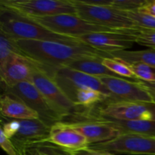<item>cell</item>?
Listing matches in <instances>:
<instances>
[{
	"instance_id": "d4e9b609",
	"label": "cell",
	"mask_w": 155,
	"mask_h": 155,
	"mask_svg": "<svg viewBox=\"0 0 155 155\" xmlns=\"http://www.w3.org/2000/svg\"><path fill=\"white\" fill-rule=\"evenodd\" d=\"M127 16L133 20L139 27L155 30V18L137 12H125Z\"/></svg>"
},
{
	"instance_id": "603a6c76",
	"label": "cell",
	"mask_w": 155,
	"mask_h": 155,
	"mask_svg": "<svg viewBox=\"0 0 155 155\" xmlns=\"http://www.w3.org/2000/svg\"><path fill=\"white\" fill-rule=\"evenodd\" d=\"M102 64L110 71L122 78L133 79L134 81L139 80L130 66L122 61L114 58H104L102 60Z\"/></svg>"
},
{
	"instance_id": "ac0fdd59",
	"label": "cell",
	"mask_w": 155,
	"mask_h": 155,
	"mask_svg": "<svg viewBox=\"0 0 155 155\" xmlns=\"http://www.w3.org/2000/svg\"><path fill=\"white\" fill-rule=\"evenodd\" d=\"M0 111L2 116L9 119H39V114L21 100L4 92L0 98Z\"/></svg>"
},
{
	"instance_id": "8992f818",
	"label": "cell",
	"mask_w": 155,
	"mask_h": 155,
	"mask_svg": "<svg viewBox=\"0 0 155 155\" xmlns=\"http://www.w3.org/2000/svg\"><path fill=\"white\" fill-rule=\"evenodd\" d=\"M31 83L45 97L54 111L57 112L64 120L68 117L81 116L82 113L51 77L38 68L34 71Z\"/></svg>"
},
{
	"instance_id": "f1b7e54d",
	"label": "cell",
	"mask_w": 155,
	"mask_h": 155,
	"mask_svg": "<svg viewBox=\"0 0 155 155\" xmlns=\"http://www.w3.org/2000/svg\"><path fill=\"white\" fill-rule=\"evenodd\" d=\"M0 145L8 155H21L12 140L0 130Z\"/></svg>"
},
{
	"instance_id": "6da1fadb",
	"label": "cell",
	"mask_w": 155,
	"mask_h": 155,
	"mask_svg": "<svg viewBox=\"0 0 155 155\" xmlns=\"http://www.w3.org/2000/svg\"><path fill=\"white\" fill-rule=\"evenodd\" d=\"M24 56L37 64L41 71L52 77L53 71L76 61L89 58H113L81 42L15 40Z\"/></svg>"
},
{
	"instance_id": "44dd1931",
	"label": "cell",
	"mask_w": 155,
	"mask_h": 155,
	"mask_svg": "<svg viewBox=\"0 0 155 155\" xmlns=\"http://www.w3.org/2000/svg\"><path fill=\"white\" fill-rule=\"evenodd\" d=\"M110 55L114 58L122 61L127 64L135 63H142L145 64L155 67V49L148 48L139 51H114L110 53Z\"/></svg>"
},
{
	"instance_id": "9c48e42d",
	"label": "cell",
	"mask_w": 155,
	"mask_h": 155,
	"mask_svg": "<svg viewBox=\"0 0 155 155\" xmlns=\"http://www.w3.org/2000/svg\"><path fill=\"white\" fill-rule=\"evenodd\" d=\"M101 104L98 107V116L99 117L119 120L155 122V104L137 101H107Z\"/></svg>"
},
{
	"instance_id": "277c9868",
	"label": "cell",
	"mask_w": 155,
	"mask_h": 155,
	"mask_svg": "<svg viewBox=\"0 0 155 155\" xmlns=\"http://www.w3.org/2000/svg\"><path fill=\"white\" fill-rule=\"evenodd\" d=\"M73 2L77 16L94 24L120 32H130L140 28L125 12L110 6L87 4L83 0Z\"/></svg>"
},
{
	"instance_id": "30bf717a",
	"label": "cell",
	"mask_w": 155,
	"mask_h": 155,
	"mask_svg": "<svg viewBox=\"0 0 155 155\" xmlns=\"http://www.w3.org/2000/svg\"><path fill=\"white\" fill-rule=\"evenodd\" d=\"M99 79L110 93V96L104 102L137 101L155 104L153 97L139 83V80L130 81L114 77H102Z\"/></svg>"
},
{
	"instance_id": "ffe728a7",
	"label": "cell",
	"mask_w": 155,
	"mask_h": 155,
	"mask_svg": "<svg viewBox=\"0 0 155 155\" xmlns=\"http://www.w3.org/2000/svg\"><path fill=\"white\" fill-rule=\"evenodd\" d=\"M68 98L77 107L88 109L89 112L98 103L104 102L108 97L98 90L84 88L75 90Z\"/></svg>"
},
{
	"instance_id": "8fae6325",
	"label": "cell",
	"mask_w": 155,
	"mask_h": 155,
	"mask_svg": "<svg viewBox=\"0 0 155 155\" xmlns=\"http://www.w3.org/2000/svg\"><path fill=\"white\" fill-rule=\"evenodd\" d=\"M51 78L68 98L75 90L84 88H91L102 92L108 98L110 96L108 90L101 83L99 77H93L68 67L53 71Z\"/></svg>"
},
{
	"instance_id": "3957f363",
	"label": "cell",
	"mask_w": 155,
	"mask_h": 155,
	"mask_svg": "<svg viewBox=\"0 0 155 155\" xmlns=\"http://www.w3.org/2000/svg\"><path fill=\"white\" fill-rule=\"evenodd\" d=\"M0 8L28 18L58 15H77L73 0H2Z\"/></svg>"
},
{
	"instance_id": "83f0119b",
	"label": "cell",
	"mask_w": 155,
	"mask_h": 155,
	"mask_svg": "<svg viewBox=\"0 0 155 155\" xmlns=\"http://www.w3.org/2000/svg\"><path fill=\"white\" fill-rule=\"evenodd\" d=\"M45 155H89L86 151H69L56 147L51 144H45L38 147Z\"/></svg>"
},
{
	"instance_id": "7a4b0ae2",
	"label": "cell",
	"mask_w": 155,
	"mask_h": 155,
	"mask_svg": "<svg viewBox=\"0 0 155 155\" xmlns=\"http://www.w3.org/2000/svg\"><path fill=\"white\" fill-rule=\"evenodd\" d=\"M0 31H2L14 40L56 41V42H80L78 39L53 33L33 20L17 15L1 8Z\"/></svg>"
},
{
	"instance_id": "836d02e7",
	"label": "cell",
	"mask_w": 155,
	"mask_h": 155,
	"mask_svg": "<svg viewBox=\"0 0 155 155\" xmlns=\"http://www.w3.org/2000/svg\"><path fill=\"white\" fill-rule=\"evenodd\" d=\"M85 151H86L89 155H114L110 153L106 152V151H95V150L90 149V148H88L87 149H86Z\"/></svg>"
},
{
	"instance_id": "9a60e30c",
	"label": "cell",
	"mask_w": 155,
	"mask_h": 155,
	"mask_svg": "<svg viewBox=\"0 0 155 155\" xmlns=\"http://www.w3.org/2000/svg\"><path fill=\"white\" fill-rule=\"evenodd\" d=\"M48 144L69 151H85L89 147V141L67 121L53 124L50 129Z\"/></svg>"
},
{
	"instance_id": "52a82bcc",
	"label": "cell",
	"mask_w": 155,
	"mask_h": 155,
	"mask_svg": "<svg viewBox=\"0 0 155 155\" xmlns=\"http://www.w3.org/2000/svg\"><path fill=\"white\" fill-rule=\"evenodd\" d=\"M4 93L9 94L28 105L39 114V119L51 127L64 119L53 110L52 107L31 82H23L12 87L2 86Z\"/></svg>"
},
{
	"instance_id": "e0dca14e",
	"label": "cell",
	"mask_w": 155,
	"mask_h": 155,
	"mask_svg": "<svg viewBox=\"0 0 155 155\" xmlns=\"http://www.w3.org/2000/svg\"><path fill=\"white\" fill-rule=\"evenodd\" d=\"M86 117H92L98 119L107 125L116 129L120 135L133 134L141 136H154L155 137V122L154 121L143 120H119L99 116L86 115Z\"/></svg>"
},
{
	"instance_id": "4dcf8cb0",
	"label": "cell",
	"mask_w": 155,
	"mask_h": 155,
	"mask_svg": "<svg viewBox=\"0 0 155 155\" xmlns=\"http://www.w3.org/2000/svg\"><path fill=\"white\" fill-rule=\"evenodd\" d=\"M135 12L155 18V0H146L145 4Z\"/></svg>"
},
{
	"instance_id": "ba28073f",
	"label": "cell",
	"mask_w": 155,
	"mask_h": 155,
	"mask_svg": "<svg viewBox=\"0 0 155 155\" xmlns=\"http://www.w3.org/2000/svg\"><path fill=\"white\" fill-rule=\"evenodd\" d=\"M89 148L115 154L155 155L154 136L124 134L101 143L92 144Z\"/></svg>"
},
{
	"instance_id": "d6986e66",
	"label": "cell",
	"mask_w": 155,
	"mask_h": 155,
	"mask_svg": "<svg viewBox=\"0 0 155 155\" xmlns=\"http://www.w3.org/2000/svg\"><path fill=\"white\" fill-rule=\"evenodd\" d=\"M103 58H89L82 59L72 62L66 67L95 77H120L110 71L108 68L103 64Z\"/></svg>"
},
{
	"instance_id": "5b68a950",
	"label": "cell",
	"mask_w": 155,
	"mask_h": 155,
	"mask_svg": "<svg viewBox=\"0 0 155 155\" xmlns=\"http://www.w3.org/2000/svg\"><path fill=\"white\" fill-rule=\"evenodd\" d=\"M33 20L53 33L78 39L95 32H120L89 22L77 15H58Z\"/></svg>"
},
{
	"instance_id": "7c38bea8",
	"label": "cell",
	"mask_w": 155,
	"mask_h": 155,
	"mask_svg": "<svg viewBox=\"0 0 155 155\" xmlns=\"http://www.w3.org/2000/svg\"><path fill=\"white\" fill-rule=\"evenodd\" d=\"M142 28V27H140ZM140 28L130 32H95L78 38L83 43L99 51L110 53L130 48L136 43L134 33Z\"/></svg>"
},
{
	"instance_id": "484cf974",
	"label": "cell",
	"mask_w": 155,
	"mask_h": 155,
	"mask_svg": "<svg viewBox=\"0 0 155 155\" xmlns=\"http://www.w3.org/2000/svg\"><path fill=\"white\" fill-rule=\"evenodd\" d=\"M136 43L155 49V30L140 28L134 33Z\"/></svg>"
},
{
	"instance_id": "cb8c5ba5",
	"label": "cell",
	"mask_w": 155,
	"mask_h": 155,
	"mask_svg": "<svg viewBox=\"0 0 155 155\" xmlns=\"http://www.w3.org/2000/svg\"><path fill=\"white\" fill-rule=\"evenodd\" d=\"M138 80L145 82H155V67L142 63L128 64Z\"/></svg>"
},
{
	"instance_id": "4fadbf2b",
	"label": "cell",
	"mask_w": 155,
	"mask_h": 155,
	"mask_svg": "<svg viewBox=\"0 0 155 155\" xmlns=\"http://www.w3.org/2000/svg\"><path fill=\"white\" fill-rule=\"evenodd\" d=\"M20 129L12 139L20 154L24 155L27 148L48 143L51 127L40 119L18 120Z\"/></svg>"
},
{
	"instance_id": "1f68e13d",
	"label": "cell",
	"mask_w": 155,
	"mask_h": 155,
	"mask_svg": "<svg viewBox=\"0 0 155 155\" xmlns=\"http://www.w3.org/2000/svg\"><path fill=\"white\" fill-rule=\"evenodd\" d=\"M139 83L147 89L155 101V82H145L139 80Z\"/></svg>"
},
{
	"instance_id": "e575fe53",
	"label": "cell",
	"mask_w": 155,
	"mask_h": 155,
	"mask_svg": "<svg viewBox=\"0 0 155 155\" xmlns=\"http://www.w3.org/2000/svg\"><path fill=\"white\" fill-rule=\"evenodd\" d=\"M44 155H45V154H44Z\"/></svg>"
},
{
	"instance_id": "d6a6232c",
	"label": "cell",
	"mask_w": 155,
	"mask_h": 155,
	"mask_svg": "<svg viewBox=\"0 0 155 155\" xmlns=\"http://www.w3.org/2000/svg\"><path fill=\"white\" fill-rule=\"evenodd\" d=\"M24 155H44L40 149L38 147L27 148L25 151Z\"/></svg>"
},
{
	"instance_id": "4316f807",
	"label": "cell",
	"mask_w": 155,
	"mask_h": 155,
	"mask_svg": "<svg viewBox=\"0 0 155 155\" xmlns=\"http://www.w3.org/2000/svg\"><path fill=\"white\" fill-rule=\"evenodd\" d=\"M146 0H111L110 7L123 12H135L142 7Z\"/></svg>"
},
{
	"instance_id": "f546056e",
	"label": "cell",
	"mask_w": 155,
	"mask_h": 155,
	"mask_svg": "<svg viewBox=\"0 0 155 155\" xmlns=\"http://www.w3.org/2000/svg\"><path fill=\"white\" fill-rule=\"evenodd\" d=\"M20 129V122L18 120H13L8 122L3 123L1 127V131L3 132L5 136L12 139L17 133L18 132Z\"/></svg>"
},
{
	"instance_id": "2e32d148",
	"label": "cell",
	"mask_w": 155,
	"mask_h": 155,
	"mask_svg": "<svg viewBox=\"0 0 155 155\" xmlns=\"http://www.w3.org/2000/svg\"><path fill=\"white\" fill-rule=\"evenodd\" d=\"M68 123L72 128L83 135L90 145L107 142L120 135L117 130L95 118L87 117L86 120Z\"/></svg>"
},
{
	"instance_id": "5bb4252c",
	"label": "cell",
	"mask_w": 155,
	"mask_h": 155,
	"mask_svg": "<svg viewBox=\"0 0 155 155\" xmlns=\"http://www.w3.org/2000/svg\"><path fill=\"white\" fill-rule=\"evenodd\" d=\"M38 68L37 64L26 56L13 54L5 67L0 70L2 86L12 87L23 82H31L33 73Z\"/></svg>"
},
{
	"instance_id": "7402d4cb",
	"label": "cell",
	"mask_w": 155,
	"mask_h": 155,
	"mask_svg": "<svg viewBox=\"0 0 155 155\" xmlns=\"http://www.w3.org/2000/svg\"><path fill=\"white\" fill-rule=\"evenodd\" d=\"M15 54L24 55L15 40L0 31V70L5 67L10 58Z\"/></svg>"
}]
</instances>
